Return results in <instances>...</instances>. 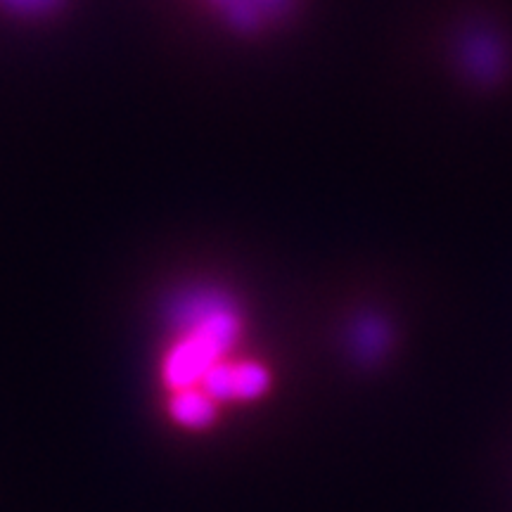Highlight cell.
<instances>
[{"mask_svg":"<svg viewBox=\"0 0 512 512\" xmlns=\"http://www.w3.org/2000/svg\"><path fill=\"white\" fill-rule=\"evenodd\" d=\"M155 382L164 415L188 434L268 396L271 363L256 351L252 309L233 280L190 275L164 294Z\"/></svg>","mask_w":512,"mask_h":512,"instance_id":"6da1fadb","label":"cell"},{"mask_svg":"<svg viewBox=\"0 0 512 512\" xmlns=\"http://www.w3.org/2000/svg\"><path fill=\"white\" fill-rule=\"evenodd\" d=\"M392 62L403 86L439 112L512 114V0H411Z\"/></svg>","mask_w":512,"mask_h":512,"instance_id":"7a4b0ae2","label":"cell"},{"mask_svg":"<svg viewBox=\"0 0 512 512\" xmlns=\"http://www.w3.org/2000/svg\"><path fill=\"white\" fill-rule=\"evenodd\" d=\"M195 27L240 46H271L302 31L320 0H169Z\"/></svg>","mask_w":512,"mask_h":512,"instance_id":"3957f363","label":"cell"},{"mask_svg":"<svg viewBox=\"0 0 512 512\" xmlns=\"http://www.w3.org/2000/svg\"><path fill=\"white\" fill-rule=\"evenodd\" d=\"M79 0H0V27L41 31L53 29L76 12Z\"/></svg>","mask_w":512,"mask_h":512,"instance_id":"277c9868","label":"cell"}]
</instances>
